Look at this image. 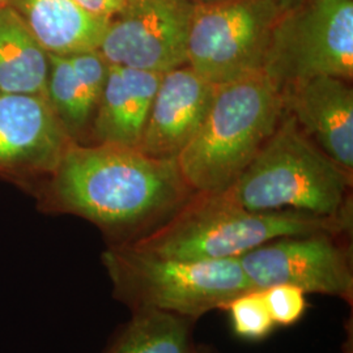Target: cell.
<instances>
[{
	"label": "cell",
	"mask_w": 353,
	"mask_h": 353,
	"mask_svg": "<svg viewBox=\"0 0 353 353\" xmlns=\"http://www.w3.org/2000/svg\"><path fill=\"white\" fill-rule=\"evenodd\" d=\"M46 205L80 216L126 243L161 225L194 192L176 159H154L137 148L74 141L51 173Z\"/></svg>",
	"instance_id": "obj_1"
},
{
	"label": "cell",
	"mask_w": 353,
	"mask_h": 353,
	"mask_svg": "<svg viewBox=\"0 0 353 353\" xmlns=\"http://www.w3.org/2000/svg\"><path fill=\"white\" fill-rule=\"evenodd\" d=\"M351 220L296 211L258 212L233 202L223 191L192 192L161 225L125 245L166 258L219 261L240 258L280 237L348 233Z\"/></svg>",
	"instance_id": "obj_2"
},
{
	"label": "cell",
	"mask_w": 353,
	"mask_h": 353,
	"mask_svg": "<svg viewBox=\"0 0 353 353\" xmlns=\"http://www.w3.org/2000/svg\"><path fill=\"white\" fill-rule=\"evenodd\" d=\"M284 113V89L265 71L216 85L202 125L176 156L190 189L227 190L262 150Z\"/></svg>",
	"instance_id": "obj_3"
},
{
	"label": "cell",
	"mask_w": 353,
	"mask_h": 353,
	"mask_svg": "<svg viewBox=\"0 0 353 353\" xmlns=\"http://www.w3.org/2000/svg\"><path fill=\"white\" fill-rule=\"evenodd\" d=\"M352 173L309 139L287 109L241 176L223 192L246 210L351 216Z\"/></svg>",
	"instance_id": "obj_4"
},
{
	"label": "cell",
	"mask_w": 353,
	"mask_h": 353,
	"mask_svg": "<svg viewBox=\"0 0 353 353\" xmlns=\"http://www.w3.org/2000/svg\"><path fill=\"white\" fill-rule=\"evenodd\" d=\"M101 259L114 299L131 313L159 310L196 321L255 290L240 258L185 261L118 243L109 245Z\"/></svg>",
	"instance_id": "obj_5"
},
{
	"label": "cell",
	"mask_w": 353,
	"mask_h": 353,
	"mask_svg": "<svg viewBox=\"0 0 353 353\" xmlns=\"http://www.w3.org/2000/svg\"><path fill=\"white\" fill-rule=\"evenodd\" d=\"M283 0H214L195 4L188 65L214 85L265 71Z\"/></svg>",
	"instance_id": "obj_6"
},
{
	"label": "cell",
	"mask_w": 353,
	"mask_h": 353,
	"mask_svg": "<svg viewBox=\"0 0 353 353\" xmlns=\"http://www.w3.org/2000/svg\"><path fill=\"white\" fill-rule=\"evenodd\" d=\"M265 72L284 88L316 76L353 77V0H296L275 26Z\"/></svg>",
	"instance_id": "obj_7"
},
{
	"label": "cell",
	"mask_w": 353,
	"mask_h": 353,
	"mask_svg": "<svg viewBox=\"0 0 353 353\" xmlns=\"http://www.w3.org/2000/svg\"><path fill=\"white\" fill-rule=\"evenodd\" d=\"M345 237L331 232L280 237L243 254L241 265L255 290L288 284L352 305V252Z\"/></svg>",
	"instance_id": "obj_8"
},
{
	"label": "cell",
	"mask_w": 353,
	"mask_h": 353,
	"mask_svg": "<svg viewBox=\"0 0 353 353\" xmlns=\"http://www.w3.org/2000/svg\"><path fill=\"white\" fill-rule=\"evenodd\" d=\"M194 6L188 0H126L99 51L109 64L164 74L188 64Z\"/></svg>",
	"instance_id": "obj_9"
},
{
	"label": "cell",
	"mask_w": 353,
	"mask_h": 353,
	"mask_svg": "<svg viewBox=\"0 0 353 353\" xmlns=\"http://www.w3.org/2000/svg\"><path fill=\"white\" fill-rule=\"evenodd\" d=\"M71 143L46 96L0 93V172L52 173Z\"/></svg>",
	"instance_id": "obj_10"
},
{
	"label": "cell",
	"mask_w": 353,
	"mask_h": 353,
	"mask_svg": "<svg viewBox=\"0 0 353 353\" xmlns=\"http://www.w3.org/2000/svg\"><path fill=\"white\" fill-rule=\"evenodd\" d=\"M214 89L188 64L164 72L137 150L154 159H176L202 125Z\"/></svg>",
	"instance_id": "obj_11"
},
{
	"label": "cell",
	"mask_w": 353,
	"mask_h": 353,
	"mask_svg": "<svg viewBox=\"0 0 353 353\" xmlns=\"http://www.w3.org/2000/svg\"><path fill=\"white\" fill-rule=\"evenodd\" d=\"M287 112L303 134L344 170L353 172V90L335 76H316L284 87Z\"/></svg>",
	"instance_id": "obj_12"
},
{
	"label": "cell",
	"mask_w": 353,
	"mask_h": 353,
	"mask_svg": "<svg viewBox=\"0 0 353 353\" xmlns=\"http://www.w3.org/2000/svg\"><path fill=\"white\" fill-rule=\"evenodd\" d=\"M163 74L109 64L101 99L94 112L100 143L138 148Z\"/></svg>",
	"instance_id": "obj_13"
},
{
	"label": "cell",
	"mask_w": 353,
	"mask_h": 353,
	"mask_svg": "<svg viewBox=\"0 0 353 353\" xmlns=\"http://www.w3.org/2000/svg\"><path fill=\"white\" fill-rule=\"evenodd\" d=\"M108 71L109 63L99 50L72 55L49 54L46 97L71 137L94 115Z\"/></svg>",
	"instance_id": "obj_14"
},
{
	"label": "cell",
	"mask_w": 353,
	"mask_h": 353,
	"mask_svg": "<svg viewBox=\"0 0 353 353\" xmlns=\"http://www.w3.org/2000/svg\"><path fill=\"white\" fill-rule=\"evenodd\" d=\"M39 45L52 55L99 50L109 20L97 17L75 0H8Z\"/></svg>",
	"instance_id": "obj_15"
},
{
	"label": "cell",
	"mask_w": 353,
	"mask_h": 353,
	"mask_svg": "<svg viewBox=\"0 0 353 353\" xmlns=\"http://www.w3.org/2000/svg\"><path fill=\"white\" fill-rule=\"evenodd\" d=\"M49 52L11 6L0 10V93L46 96Z\"/></svg>",
	"instance_id": "obj_16"
},
{
	"label": "cell",
	"mask_w": 353,
	"mask_h": 353,
	"mask_svg": "<svg viewBox=\"0 0 353 353\" xmlns=\"http://www.w3.org/2000/svg\"><path fill=\"white\" fill-rule=\"evenodd\" d=\"M194 322L159 310L132 312L102 353H201L192 339Z\"/></svg>",
	"instance_id": "obj_17"
},
{
	"label": "cell",
	"mask_w": 353,
	"mask_h": 353,
	"mask_svg": "<svg viewBox=\"0 0 353 353\" xmlns=\"http://www.w3.org/2000/svg\"><path fill=\"white\" fill-rule=\"evenodd\" d=\"M223 310H227L230 316L234 334L245 341H263L276 327L261 290L242 293Z\"/></svg>",
	"instance_id": "obj_18"
},
{
	"label": "cell",
	"mask_w": 353,
	"mask_h": 353,
	"mask_svg": "<svg viewBox=\"0 0 353 353\" xmlns=\"http://www.w3.org/2000/svg\"><path fill=\"white\" fill-rule=\"evenodd\" d=\"M261 290L276 326H292L303 318L306 312V293L303 290L288 284L272 285Z\"/></svg>",
	"instance_id": "obj_19"
},
{
	"label": "cell",
	"mask_w": 353,
	"mask_h": 353,
	"mask_svg": "<svg viewBox=\"0 0 353 353\" xmlns=\"http://www.w3.org/2000/svg\"><path fill=\"white\" fill-rule=\"evenodd\" d=\"M85 11L101 17L105 20L113 19L121 12L126 4V0H75Z\"/></svg>",
	"instance_id": "obj_20"
},
{
	"label": "cell",
	"mask_w": 353,
	"mask_h": 353,
	"mask_svg": "<svg viewBox=\"0 0 353 353\" xmlns=\"http://www.w3.org/2000/svg\"><path fill=\"white\" fill-rule=\"evenodd\" d=\"M192 6L195 4H202V3H208V1H214V0H188Z\"/></svg>",
	"instance_id": "obj_21"
},
{
	"label": "cell",
	"mask_w": 353,
	"mask_h": 353,
	"mask_svg": "<svg viewBox=\"0 0 353 353\" xmlns=\"http://www.w3.org/2000/svg\"><path fill=\"white\" fill-rule=\"evenodd\" d=\"M6 6H8V0H0V10L4 8Z\"/></svg>",
	"instance_id": "obj_22"
},
{
	"label": "cell",
	"mask_w": 353,
	"mask_h": 353,
	"mask_svg": "<svg viewBox=\"0 0 353 353\" xmlns=\"http://www.w3.org/2000/svg\"><path fill=\"white\" fill-rule=\"evenodd\" d=\"M283 1H284V3H285L288 7H290V4H293L296 0H283Z\"/></svg>",
	"instance_id": "obj_23"
},
{
	"label": "cell",
	"mask_w": 353,
	"mask_h": 353,
	"mask_svg": "<svg viewBox=\"0 0 353 353\" xmlns=\"http://www.w3.org/2000/svg\"><path fill=\"white\" fill-rule=\"evenodd\" d=\"M201 353H202V352H201Z\"/></svg>",
	"instance_id": "obj_24"
}]
</instances>
